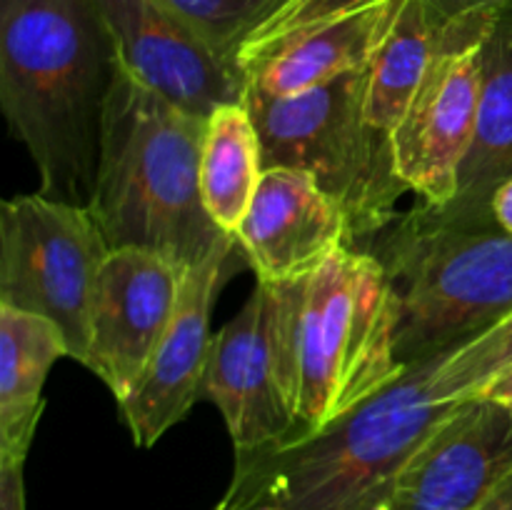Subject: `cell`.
I'll return each mask as SVG.
<instances>
[{
  "instance_id": "cell-3",
  "label": "cell",
  "mask_w": 512,
  "mask_h": 510,
  "mask_svg": "<svg viewBox=\"0 0 512 510\" xmlns=\"http://www.w3.org/2000/svg\"><path fill=\"white\" fill-rule=\"evenodd\" d=\"M205 123L115 68L88 203L110 250H155L193 268L228 238L200 193Z\"/></svg>"
},
{
  "instance_id": "cell-19",
  "label": "cell",
  "mask_w": 512,
  "mask_h": 510,
  "mask_svg": "<svg viewBox=\"0 0 512 510\" xmlns=\"http://www.w3.org/2000/svg\"><path fill=\"white\" fill-rule=\"evenodd\" d=\"M435 55V33L420 0H403L365 68V118L393 140Z\"/></svg>"
},
{
  "instance_id": "cell-8",
  "label": "cell",
  "mask_w": 512,
  "mask_h": 510,
  "mask_svg": "<svg viewBox=\"0 0 512 510\" xmlns=\"http://www.w3.org/2000/svg\"><path fill=\"white\" fill-rule=\"evenodd\" d=\"M110 245L88 205L45 193L0 205V303L53 320L83 365L100 268Z\"/></svg>"
},
{
  "instance_id": "cell-4",
  "label": "cell",
  "mask_w": 512,
  "mask_h": 510,
  "mask_svg": "<svg viewBox=\"0 0 512 510\" xmlns=\"http://www.w3.org/2000/svg\"><path fill=\"white\" fill-rule=\"evenodd\" d=\"M365 250L393 288L403 365L450 353L512 313V235L493 215L453 218L418 203Z\"/></svg>"
},
{
  "instance_id": "cell-10",
  "label": "cell",
  "mask_w": 512,
  "mask_h": 510,
  "mask_svg": "<svg viewBox=\"0 0 512 510\" xmlns=\"http://www.w3.org/2000/svg\"><path fill=\"white\" fill-rule=\"evenodd\" d=\"M188 265L145 248H115L100 268L85 368L123 403L168 333Z\"/></svg>"
},
{
  "instance_id": "cell-2",
  "label": "cell",
  "mask_w": 512,
  "mask_h": 510,
  "mask_svg": "<svg viewBox=\"0 0 512 510\" xmlns=\"http://www.w3.org/2000/svg\"><path fill=\"white\" fill-rule=\"evenodd\" d=\"M438 358L408 365L383 390L310 435L235 455L220 505L243 510H390L400 475L460 403L435 383Z\"/></svg>"
},
{
  "instance_id": "cell-15",
  "label": "cell",
  "mask_w": 512,
  "mask_h": 510,
  "mask_svg": "<svg viewBox=\"0 0 512 510\" xmlns=\"http://www.w3.org/2000/svg\"><path fill=\"white\" fill-rule=\"evenodd\" d=\"M235 240L263 283L303 280L340 248H353L345 210L313 175L293 168L263 170Z\"/></svg>"
},
{
  "instance_id": "cell-14",
  "label": "cell",
  "mask_w": 512,
  "mask_h": 510,
  "mask_svg": "<svg viewBox=\"0 0 512 510\" xmlns=\"http://www.w3.org/2000/svg\"><path fill=\"white\" fill-rule=\"evenodd\" d=\"M512 473V408L460 400L400 475L390 510H475Z\"/></svg>"
},
{
  "instance_id": "cell-26",
  "label": "cell",
  "mask_w": 512,
  "mask_h": 510,
  "mask_svg": "<svg viewBox=\"0 0 512 510\" xmlns=\"http://www.w3.org/2000/svg\"><path fill=\"white\" fill-rule=\"evenodd\" d=\"M480 395H483V398H490V400H498V403L512 408V368L505 370L503 375H498V378H495L488 388H483V393Z\"/></svg>"
},
{
  "instance_id": "cell-20",
  "label": "cell",
  "mask_w": 512,
  "mask_h": 510,
  "mask_svg": "<svg viewBox=\"0 0 512 510\" xmlns=\"http://www.w3.org/2000/svg\"><path fill=\"white\" fill-rule=\"evenodd\" d=\"M160 3L180 15L190 28L198 30L240 75L243 60L310 0H160Z\"/></svg>"
},
{
  "instance_id": "cell-18",
  "label": "cell",
  "mask_w": 512,
  "mask_h": 510,
  "mask_svg": "<svg viewBox=\"0 0 512 510\" xmlns=\"http://www.w3.org/2000/svg\"><path fill=\"white\" fill-rule=\"evenodd\" d=\"M263 178V148L248 105L230 103L205 123L200 158V193L210 220L238 235Z\"/></svg>"
},
{
  "instance_id": "cell-27",
  "label": "cell",
  "mask_w": 512,
  "mask_h": 510,
  "mask_svg": "<svg viewBox=\"0 0 512 510\" xmlns=\"http://www.w3.org/2000/svg\"><path fill=\"white\" fill-rule=\"evenodd\" d=\"M215 510H243V508H228V505H218Z\"/></svg>"
},
{
  "instance_id": "cell-22",
  "label": "cell",
  "mask_w": 512,
  "mask_h": 510,
  "mask_svg": "<svg viewBox=\"0 0 512 510\" xmlns=\"http://www.w3.org/2000/svg\"><path fill=\"white\" fill-rule=\"evenodd\" d=\"M420 3H423L433 33H440L463 20L498 15L512 8V0H420Z\"/></svg>"
},
{
  "instance_id": "cell-12",
  "label": "cell",
  "mask_w": 512,
  "mask_h": 510,
  "mask_svg": "<svg viewBox=\"0 0 512 510\" xmlns=\"http://www.w3.org/2000/svg\"><path fill=\"white\" fill-rule=\"evenodd\" d=\"M403 0H310L240 65L245 90L293 95L368 68Z\"/></svg>"
},
{
  "instance_id": "cell-11",
  "label": "cell",
  "mask_w": 512,
  "mask_h": 510,
  "mask_svg": "<svg viewBox=\"0 0 512 510\" xmlns=\"http://www.w3.org/2000/svg\"><path fill=\"white\" fill-rule=\"evenodd\" d=\"M113 40L118 65L140 85L208 120L218 108L243 103L238 70L160 0H95Z\"/></svg>"
},
{
  "instance_id": "cell-9",
  "label": "cell",
  "mask_w": 512,
  "mask_h": 510,
  "mask_svg": "<svg viewBox=\"0 0 512 510\" xmlns=\"http://www.w3.org/2000/svg\"><path fill=\"white\" fill-rule=\"evenodd\" d=\"M498 15L463 20L435 33L433 63L393 135L395 173L428 208H445L458 195L478 130L483 45Z\"/></svg>"
},
{
  "instance_id": "cell-17",
  "label": "cell",
  "mask_w": 512,
  "mask_h": 510,
  "mask_svg": "<svg viewBox=\"0 0 512 510\" xmlns=\"http://www.w3.org/2000/svg\"><path fill=\"white\" fill-rule=\"evenodd\" d=\"M512 175V8L503 10L483 45V93L473 150L458 195L445 205L453 218H488L495 188Z\"/></svg>"
},
{
  "instance_id": "cell-16",
  "label": "cell",
  "mask_w": 512,
  "mask_h": 510,
  "mask_svg": "<svg viewBox=\"0 0 512 510\" xmlns=\"http://www.w3.org/2000/svg\"><path fill=\"white\" fill-rule=\"evenodd\" d=\"M68 343L53 320L0 303V463H25L33 445L43 388Z\"/></svg>"
},
{
  "instance_id": "cell-7",
  "label": "cell",
  "mask_w": 512,
  "mask_h": 510,
  "mask_svg": "<svg viewBox=\"0 0 512 510\" xmlns=\"http://www.w3.org/2000/svg\"><path fill=\"white\" fill-rule=\"evenodd\" d=\"M303 280H258L215 333L200 400L220 410L235 455L283 443L298 428V315Z\"/></svg>"
},
{
  "instance_id": "cell-24",
  "label": "cell",
  "mask_w": 512,
  "mask_h": 510,
  "mask_svg": "<svg viewBox=\"0 0 512 510\" xmlns=\"http://www.w3.org/2000/svg\"><path fill=\"white\" fill-rule=\"evenodd\" d=\"M490 213H493L495 223L512 235V175L495 188L493 198H490Z\"/></svg>"
},
{
  "instance_id": "cell-25",
  "label": "cell",
  "mask_w": 512,
  "mask_h": 510,
  "mask_svg": "<svg viewBox=\"0 0 512 510\" xmlns=\"http://www.w3.org/2000/svg\"><path fill=\"white\" fill-rule=\"evenodd\" d=\"M475 510H512V473Z\"/></svg>"
},
{
  "instance_id": "cell-21",
  "label": "cell",
  "mask_w": 512,
  "mask_h": 510,
  "mask_svg": "<svg viewBox=\"0 0 512 510\" xmlns=\"http://www.w3.org/2000/svg\"><path fill=\"white\" fill-rule=\"evenodd\" d=\"M512 368V313L470 343L438 360L435 383L450 400H468L483 393L498 375Z\"/></svg>"
},
{
  "instance_id": "cell-6",
  "label": "cell",
  "mask_w": 512,
  "mask_h": 510,
  "mask_svg": "<svg viewBox=\"0 0 512 510\" xmlns=\"http://www.w3.org/2000/svg\"><path fill=\"white\" fill-rule=\"evenodd\" d=\"M265 168H293L345 210L353 248L365 250L400 218L408 193L395 173L393 140L365 118V68L293 95L245 90Z\"/></svg>"
},
{
  "instance_id": "cell-5",
  "label": "cell",
  "mask_w": 512,
  "mask_h": 510,
  "mask_svg": "<svg viewBox=\"0 0 512 510\" xmlns=\"http://www.w3.org/2000/svg\"><path fill=\"white\" fill-rule=\"evenodd\" d=\"M395 330L393 288L370 250L345 245L305 278L293 438L350 413L408 368L398 358Z\"/></svg>"
},
{
  "instance_id": "cell-23",
  "label": "cell",
  "mask_w": 512,
  "mask_h": 510,
  "mask_svg": "<svg viewBox=\"0 0 512 510\" xmlns=\"http://www.w3.org/2000/svg\"><path fill=\"white\" fill-rule=\"evenodd\" d=\"M23 465L25 463H0V510H28Z\"/></svg>"
},
{
  "instance_id": "cell-13",
  "label": "cell",
  "mask_w": 512,
  "mask_h": 510,
  "mask_svg": "<svg viewBox=\"0 0 512 510\" xmlns=\"http://www.w3.org/2000/svg\"><path fill=\"white\" fill-rule=\"evenodd\" d=\"M238 240H220L200 263L188 270L183 298L168 333L160 340L138 388L118 403V413L138 448H153L170 428L188 418L200 400L213 338L210 318L230 273Z\"/></svg>"
},
{
  "instance_id": "cell-1",
  "label": "cell",
  "mask_w": 512,
  "mask_h": 510,
  "mask_svg": "<svg viewBox=\"0 0 512 510\" xmlns=\"http://www.w3.org/2000/svg\"><path fill=\"white\" fill-rule=\"evenodd\" d=\"M115 68L95 0H0V105L40 193L90 203Z\"/></svg>"
}]
</instances>
